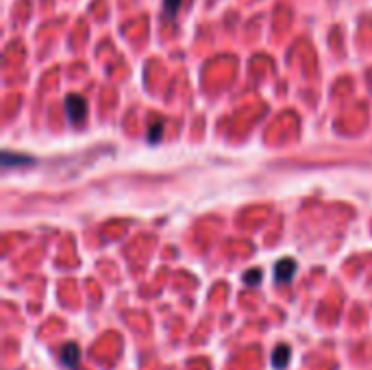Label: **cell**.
I'll return each mask as SVG.
<instances>
[{"mask_svg": "<svg viewBox=\"0 0 372 370\" xmlns=\"http://www.w3.org/2000/svg\"><path fill=\"white\" fill-rule=\"evenodd\" d=\"M65 116L68 120L72 122V125H81L83 120H85L87 116V103L81 99L79 94H70V96H65Z\"/></svg>", "mask_w": 372, "mask_h": 370, "instance_id": "obj_1", "label": "cell"}, {"mask_svg": "<svg viewBox=\"0 0 372 370\" xmlns=\"http://www.w3.org/2000/svg\"><path fill=\"white\" fill-rule=\"evenodd\" d=\"M294 272H296V262L294 259H281V262H277V266H274V281L277 283H287L289 279L294 277Z\"/></svg>", "mask_w": 372, "mask_h": 370, "instance_id": "obj_2", "label": "cell"}, {"mask_svg": "<svg viewBox=\"0 0 372 370\" xmlns=\"http://www.w3.org/2000/svg\"><path fill=\"white\" fill-rule=\"evenodd\" d=\"M59 360L65 368L70 370H76L79 368V362H81V351L79 347L74 345V342H70V345H63L61 353H59Z\"/></svg>", "mask_w": 372, "mask_h": 370, "instance_id": "obj_3", "label": "cell"}, {"mask_svg": "<svg viewBox=\"0 0 372 370\" xmlns=\"http://www.w3.org/2000/svg\"><path fill=\"white\" fill-rule=\"evenodd\" d=\"M289 360H292V351H289L287 345H279L272 351V368L274 370H285Z\"/></svg>", "mask_w": 372, "mask_h": 370, "instance_id": "obj_4", "label": "cell"}, {"mask_svg": "<svg viewBox=\"0 0 372 370\" xmlns=\"http://www.w3.org/2000/svg\"><path fill=\"white\" fill-rule=\"evenodd\" d=\"M183 0H163V16L165 18H174L178 9H181Z\"/></svg>", "mask_w": 372, "mask_h": 370, "instance_id": "obj_5", "label": "cell"}, {"mask_svg": "<svg viewBox=\"0 0 372 370\" xmlns=\"http://www.w3.org/2000/svg\"><path fill=\"white\" fill-rule=\"evenodd\" d=\"M161 135H163V122L159 120V122H153L150 125V129H148V142L150 144H157L159 140H161Z\"/></svg>", "mask_w": 372, "mask_h": 370, "instance_id": "obj_6", "label": "cell"}, {"mask_svg": "<svg viewBox=\"0 0 372 370\" xmlns=\"http://www.w3.org/2000/svg\"><path fill=\"white\" fill-rule=\"evenodd\" d=\"M261 277H264V272H261L259 268H255V270H251V272H246L244 281H246V285H257V283L261 281Z\"/></svg>", "mask_w": 372, "mask_h": 370, "instance_id": "obj_7", "label": "cell"}, {"mask_svg": "<svg viewBox=\"0 0 372 370\" xmlns=\"http://www.w3.org/2000/svg\"><path fill=\"white\" fill-rule=\"evenodd\" d=\"M5 166H11V163H31V159L29 157H13V155H9V153H5Z\"/></svg>", "mask_w": 372, "mask_h": 370, "instance_id": "obj_8", "label": "cell"}, {"mask_svg": "<svg viewBox=\"0 0 372 370\" xmlns=\"http://www.w3.org/2000/svg\"><path fill=\"white\" fill-rule=\"evenodd\" d=\"M370 85H372V79H370Z\"/></svg>", "mask_w": 372, "mask_h": 370, "instance_id": "obj_9", "label": "cell"}]
</instances>
